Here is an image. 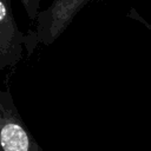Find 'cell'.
I'll list each match as a JSON object with an SVG mask.
<instances>
[{
  "label": "cell",
  "instance_id": "1",
  "mask_svg": "<svg viewBox=\"0 0 151 151\" xmlns=\"http://www.w3.org/2000/svg\"><path fill=\"white\" fill-rule=\"evenodd\" d=\"M90 0H53L44 11H40L33 29L25 34V48L29 55L38 44L45 46L54 42L68 27L74 17Z\"/></svg>",
  "mask_w": 151,
  "mask_h": 151
},
{
  "label": "cell",
  "instance_id": "2",
  "mask_svg": "<svg viewBox=\"0 0 151 151\" xmlns=\"http://www.w3.org/2000/svg\"><path fill=\"white\" fill-rule=\"evenodd\" d=\"M0 151H44L24 123L8 88H0Z\"/></svg>",
  "mask_w": 151,
  "mask_h": 151
},
{
  "label": "cell",
  "instance_id": "3",
  "mask_svg": "<svg viewBox=\"0 0 151 151\" xmlns=\"http://www.w3.org/2000/svg\"><path fill=\"white\" fill-rule=\"evenodd\" d=\"M25 34L19 29L9 0H0V71L14 67L22 58Z\"/></svg>",
  "mask_w": 151,
  "mask_h": 151
},
{
  "label": "cell",
  "instance_id": "4",
  "mask_svg": "<svg viewBox=\"0 0 151 151\" xmlns=\"http://www.w3.org/2000/svg\"><path fill=\"white\" fill-rule=\"evenodd\" d=\"M40 1L41 0H20V2L22 4L31 22H34L38 14H39V9H40Z\"/></svg>",
  "mask_w": 151,
  "mask_h": 151
},
{
  "label": "cell",
  "instance_id": "5",
  "mask_svg": "<svg viewBox=\"0 0 151 151\" xmlns=\"http://www.w3.org/2000/svg\"><path fill=\"white\" fill-rule=\"evenodd\" d=\"M129 15H130V17H132V18H134L136 20L140 21L142 24H144V25H145V26L149 28V31L151 32V25H150L147 21H145V19H144V18H142V17H140V15H139V14L136 12V9H134V8H131V9H130V13H129Z\"/></svg>",
  "mask_w": 151,
  "mask_h": 151
}]
</instances>
